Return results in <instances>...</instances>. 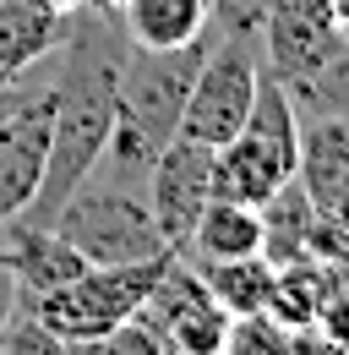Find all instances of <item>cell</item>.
<instances>
[{
  "label": "cell",
  "instance_id": "obj_9",
  "mask_svg": "<svg viewBox=\"0 0 349 355\" xmlns=\"http://www.w3.org/2000/svg\"><path fill=\"white\" fill-rule=\"evenodd\" d=\"M0 257L11 263L17 273V284H22V301H33V295H49V290H60L66 279H77L82 273V257L49 230V224H0Z\"/></svg>",
  "mask_w": 349,
  "mask_h": 355
},
{
  "label": "cell",
  "instance_id": "obj_15",
  "mask_svg": "<svg viewBox=\"0 0 349 355\" xmlns=\"http://www.w3.org/2000/svg\"><path fill=\"white\" fill-rule=\"evenodd\" d=\"M202 273V284L213 290V301L229 317H246V311H267L273 306V284H278V268L267 263L262 252L251 257H229V263H191Z\"/></svg>",
  "mask_w": 349,
  "mask_h": 355
},
{
  "label": "cell",
  "instance_id": "obj_17",
  "mask_svg": "<svg viewBox=\"0 0 349 355\" xmlns=\"http://www.w3.org/2000/svg\"><path fill=\"white\" fill-rule=\"evenodd\" d=\"M224 355H295V328H289V322H278L273 311L229 317Z\"/></svg>",
  "mask_w": 349,
  "mask_h": 355
},
{
  "label": "cell",
  "instance_id": "obj_2",
  "mask_svg": "<svg viewBox=\"0 0 349 355\" xmlns=\"http://www.w3.org/2000/svg\"><path fill=\"white\" fill-rule=\"evenodd\" d=\"M295 170H301V115H295L284 83L262 66V88L246 126L224 148H213V197L262 208L278 186L295 180Z\"/></svg>",
  "mask_w": 349,
  "mask_h": 355
},
{
  "label": "cell",
  "instance_id": "obj_8",
  "mask_svg": "<svg viewBox=\"0 0 349 355\" xmlns=\"http://www.w3.org/2000/svg\"><path fill=\"white\" fill-rule=\"evenodd\" d=\"M49 159V88H33L0 121V224H11L44 186Z\"/></svg>",
  "mask_w": 349,
  "mask_h": 355
},
{
  "label": "cell",
  "instance_id": "obj_16",
  "mask_svg": "<svg viewBox=\"0 0 349 355\" xmlns=\"http://www.w3.org/2000/svg\"><path fill=\"white\" fill-rule=\"evenodd\" d=\"M295 115L311 121V115H339L349 110V33H339V44L328 49L311 71H301L295 83H284Z\"/></svg>",
  "mask_w": 349,
  "mask_h": 355
},
{
  "label": "cell",
  "instance_id": "obj_4",
  "mask_svg": "<svg viewBox=\"0 0 349 355\" xmlns=\"http://www.w3.org/2000/svg\"><path fill=\"white\" fill-rule=\"evenodd\" d=\"M257 88H262V39H213L208 33V55H202L191 93H186V110H180V137H191L202 148H224L246 126Z\"/></svg>",
  "mask_w": 349,
  "mask_h": 355
},
{
  "label": "cell",
  "instance_id": "obj_26",
  "mask_svg": "<svg viewBox=\"0 0 349 355\" xmlns=\"http://www.w3.org/2000/svg\"><path fill=\"white\" fill-rule=\"evenodd\" d=\"M39 6H55V11H77L82 0H39Z\"/></svg>",
  "mask_w": 349,
  "mask_h": 355
},
{
  "label": "cell",
  "instance_id": "obj_10",
  "mask_svg": "<svg viewBox=\"0 0 349 355\" xmlns=\"http://www.w3.org/2000/svg\"><path fill=\"white\" fill-rule=\"evenodd\" d=\"M66 17L39 0H0V83H28L66 39Z\"/></svg>",
  "mask_w": 349,
  "mask_h": 355
},
{
  "label": "cell",
  "instance_id": "obj_6",
  "mask_svg": "<svg viewBox=\"0 0 349 355\" xmlns=\"http://www.w3.org/2000/svg\"><path fill=\"white\" fill-rule=\"evenodd\" d=\"M208 202H213V148H202L191 137L164 142V153L147 170V208H153V224L170 252L191 241V224Z\"/></svg>",
  "mask_w": 349,
  "mask_h": 355
},
{
  "label": "cell",
  "instance_id": "obj_21",
  "mask_svg": "<svg viewBox=\"0 0 349 355\" xmlns=\"http://www.w3.org/2000/svg\"><path fill=\"white\" fill-rule=\"evenodd\" d=\"M295 355H349V345L333 339L328 328H311L305 322V334H295Z\"/></svg>",
  "mask_w": 349,
  "mask_h": 355
},
{
  "label": "cell",
  "instance_id": "obj_25",
  "mask_svg": "<svg viewBox=\"0 0 349 355\" xmlns=\"http://www.w3.org/2000/svg\"><path fill=\"white\" fill-rule=\"evenodd\" d=\"M333 17H339V28L349 33V0H333Z\"/></svg>",
  "mask_w": 349,
  "mask_h": 355
},
{
  "label": "cell",
  "instance_id": "obj_23",
  "mask_svg": "<svg viewBox=\"0 0 349 355\" xmlns=\"http://www.w3.org/2000/svg\"><path fill=\"white\" fill-rule=\"evenodd\" d=\"M120 6L126 0H82V11H93V17H120Z\"/></svg>",
  "mask_w": 349,
  "mask_h": 355
},
{
  "label": "cell",
  "instance_id": "obj_11",
  "mask_svg": "<svg viewBox=\"0 0 349 355\" xmlns=\"http://www.w3.org/2000/svg\"><path fill=\"white\" fill-rule=\"evenodd\" d=\"M295 180L316 202V214L339 208V197L349 186V110L301 121V170H295Z\"/></svg>",
  "mask_w": 349,
  "mask_h": 355
},
{
  "label": "cell",
  "instance_id": "obj_13",
  "mask_svg": "<svg viewBox=\"0 0 349 355\" xmlns=\"http://www.w3.org/2000/svg\"><path fill=\"white\" fill-rule=\"evenodd\" d=\"M257 214H262V257H267L273 268L305 263L311 246H316V230H322V219H328V214H316V202L305 197L301 180L278 186Z\"/></svg>",
  "mask_w": 349,
  "mask_h": 355
},
{
  "label": "cell",
  "instance_id": "obj_5",
  "mask_svg": "<svg viewBox=\"0 0 349 355\" xmlns=\"http://www.w3.org/2000/svg\"><path fill=\"white\" fill-rule=\"evenodd\" d=\"M170 355H224V334H229V311L213 301V290L202 284V273L186 263V257H170L159 284L147 290V301L136 311Z\"/></svg>",
  "mask_w": 349,
  "mask_h": 355
},
{
  "label": "cell",
  "instance_id": "obj_19",
  "mask_svg": "<svg viewBox=\"0 0 349 355\" xmlns=\"http://www.w3.org/2000/svg\"><path fill=\"white\" fill-rule=\"evenodd\" d=\"M71 355H170L164 350V339L142 322V317H126V322H115L109 334H93V339H77Z\"/></svg>",
  "mask_w": 349,
  "mask_h": 355
},
{
  "label": "cell",
  "instance_id": "obj_20",
  "mask_svg": "<svg viewBox=\"0 0 349 355\" xmlns=\"http://www.w3.org/2000/svg\"><path fill=\"white\" fill-rule=\"evenodd\" d=\"M267 0H208V33L213 39H262Z\"/></svg>",
  "mask_w": 349,
  "mask_h": 355
},
{
  "label": "cell",
  "instance_id": "obj_3",
  "mask_svg": "<svg viewBox=\"0 0 349 355\" xmlns=\"http://www.w3.org/2000/svg\"><path fill=\"white\" fill-rule=\"evenodd\" d=\"M170 257L174 252L142 257V263H87L77 279H66V284L49 290V295H33L28 306L39 311L66 345L93 339V334H109L115 322H126V317L142 311L147 290L159 284V273H164Z\"/></svg>",
  "mask_w": 349,
  "mask_h": 355
},
{
  "label": "cell",
  "instance_id": "obj_7",
  "mask_svg": "<svg viewBox=\"0 0 349 355\" xmlns=\"http://www.w3.org/2000/svg\"><path fill=\"white\" fill-rule=\"evenodd\" d=\"M339 17L333 0H267L262 11V66L278 83H295L311 71L328 49L339 44Z\"/></svg>",
  "mask_w": 349,
  "mask_h": 355
},
{
  "label": "cell",
  "instance_id": "obj_22",
  "mask_svg": "<svg viewBox=\"0 0 349 355\" xmlns=\"http://www.w3.org/2000/svg\"><path fill=\"white\" fill-rule=\"evenodd\" d=\"M22 306V284H17V273H11V263L0 257V328L11 322V311Z\"/></svg>",
  "mask_w": 349,
  "mask_h": 355
},
{
  "label": "cell",
  "instance_id": "obj_12",
  "mask_svg": "<svg viewBox=\"0 0 349 355\" xmlns=\"http://www.w3.org/2000/svg\"><path fill=\"white\" fill-rule=\"evenodd\" d=\"M251 252H262V214L246 208V202L213 197L197 214L191 241L174 257H186V263H229V257H251Z\"/></svg>",
  "mask_w": 349,
  "mask_h": 355
},
{
  "label": "cell",
  "instance_id": "obj_18",
  "mask_svg": "<svg viewBox=\"0 0 349 355\" xmlns=\"http://www.w3.org/2000/svg\"><path fill=\"white\" fill-rule=\"evenodd\" d=\"M0 355H71V345L22 301V306L11 311V322L0 328Z\"/></svg>",
  "mask_w": 349,
  "mask_h": 355
},
{
  "label": "cell",
  "instance_id": "obj_14",
  "mask_svg": "<svg viewBox=\"0 0 349 355\" xmlns=\"http://www.w3.org/2000/svg\"><path fill=\"white\" fill-rule=\"evenodd\" d=\"M120 28L136 49H186L208 33V0H126Z\"/></svg>",
  "mask_w": 349,
  "mask_h": 355
},
{
  "label": "cell",
  "instance_id": "obj_24",
  "mask_svg": "<svg viewBox=\"0 0 349 355\" xmlns=\"http://www.w3.org/2000/svg\"><path fill=\"white\" fill-rule=\"evenodd\" d=\"M328 219H333V224H339V230H344V235H349V186H344V197H339V208H333Z\"/></svg>",
  "mask_w": 349,
  "mask_h": 355
},
{
  "label": "cell",
  "instance_id": "obj_1",
  "mask_svg": "<svg viewBox=\"0 0 349 355\" xmlns=\"http://www.w3.org/2000/svg\"><path fill=\"white\" fill-rule=\"evenodd\" d=\"M49 230L82 263H142V257L170 252L153 224V208H147V180H126L104 164L60 202Z\"/></svg>",
  "mask_w": 349,
  "mask_h": 355
}]
</instances>
